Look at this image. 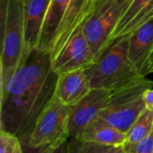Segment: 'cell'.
I'll return each instance as SVG.
<instances>
[{
	"instance_id": "23",
	"label": "cell",
	"mask_w": 153,
	"mask_h": 153,
	"mask_svg": "<svg viewBox=\"0 0 153 153\" xmlns=\"http://www.w3.org/2000/svg\"><path fill=\"white\" fill-rule=\"evenodd\" d=\"M149 73H150V74H153V57H152V59L151 65H150V69H149Z\"/></svg>"
},
{
	"instance_id": "8",
	"label": "cell",
	"mask_w": 153,
	"mask_h": 153,
	"mask_svg": "<svg viewBox=\"0 0 153 153\" xmlns=\"http://www.w3.org/2000/svg\"><path fill=\"white\" fill-rule=\"evenodd\" d=\"M113 91L91 90L78 104L71 108L69 118V137L78 138L86 126L99 117L100 112L108 107Z\"/></svg>"
},
{
	"instance_id": "6",
	"label": "cell",
	"mask_w": 153,
	"mask_h": 153,
	"mask_svg": "<svg viewBox=\"0 0 153 153\" xmlns=\"http://www.w3.org/2000/svg\"><path fill=\"white\" fill-rule=\"evenodd\" d=\"M133 0H104L82 26L96 60L111 42L112 33Z\"/></svg>"
},
{
	"instance_id": "16",
	"label": "cell",
	"mask_w": 153,
	"mask_h": 153,
	"mask_svg": "<svg viewBox=\"0 0 153 153\" xmlns=\"http://www.w3.org/2000/svg\"><path fill=\"white\" fill-rule=\"evenodd\" d=\"M153 132V112L145 109L126 134V144H134L145 139Z\"/></svg>"
},
{
	"instance_id": "10",
	"label": "cell",
	"mask_w": 153,
	"mask_h": 153,
	"mask_svg": "<svg viewBox=\"0 0 153 153\" xmlns=\"http://www.w3.org/2000/svg\"><path fill=\"white\" fill-rule=\"evenodd\" d=\"M128 57L142 77H146L153 57V18L128 38Z\"/></svg>"
},
{
	"instance_id": "18",
	"label": "cell",
	"mask_w": 153,
	"mask_h": 153,
	"mask_svg": "<svg viewBox=\"0 0 153 153\" xmlns=\"http://www.w3.org/2000/svg\"><path fill=\"white\" fill-rule=\"evenodd\" d=\"M71 153H104L109 147L82 142L78 138H69Z\"/></svg>"
},
{
	"instance_id": "11",
	"label": "cell",
	"mask_w": 153,
	"mask_h": 153,
	"mask_svg": "<svg viewBox=\"0 0 153 153\" xmlns=\"http://www.w3.org/2000/svg\"><path fill=\"white\" fill-rule=\"evenodd\" d=\"M91 91L85 69H78L58 74L54 98L67 107H74Z\"/></svg>"
},
{
	"instance_id": "24",
	"label": "cell",
	"mask_w": 153,
	"mask_h": 153,
	"mask_svg": "<svg viewBox=\"0 0 153 153\" xmlns=\"http://www.w3.org/2000/svg\"><path fill=\"white\" fill-rule=\"evenodd\" d=\"M20 1H21V2H22V3H24V2H26V1H27V0H20Z\"/></svg>"
},
{
	"instance_id": "1",
	"label": "cell",
	"mask_w": 153,
	"mask_h": 153,
	"mask_svg": "<svg viewBox=\"0 0 153 153\" xmlns=\"http://www.w3.org/2000/svg\"><path fill=\"white\" fill-rule=\"evenodd\" d=\"M57 77L50 53L32 49L24 63L0 82V131L14 134L26 145L39 116L54 96Z\"/></svg>"
},
{
	"instance_id": "22",
	"label": "cell",
	"mask_w": 153,
	"mask_h": 153,
	"mask_svg": "<svg viewBox=\"0 0 153 153\" xmlns=\"http://www.w3.org/2000/svg\"><path fill=\"white\" fill-rule=\"evenodd\" d=\"M104 153H126L123 146H114L109 147Z\"/></svg>"
},
{
	"instance_id": "9",
	"label": "cell",
	"mask_w": 153,
	"mask_h": 153,
	"mask_svg": "<svg viewBox=\"0 0 153 153\" xmlns=\"http://www.w3.org/2000/svg\"><path fill=\"white\" fill-rule=\"evenodd\" d=\"M102 1L104 0L71 1L64 20L56 32L50 50L52 58L58 54L72 34L89 20Z\"/></svg>"
},
{
	"instance_id": "13",
	"label": "cell",
	"mask_w": 153,
	"mask_h": 153,
	"mask_svg": "<svg viewBox=\"0 0 153 153\" xmlns=\"http://www.w3.org/2000/svg\"><path fill=\"white\" fill-rule=\"evenodd\" d=\"M152 18L153 0H133L115 28L111 36V42L117 39L130 37Z\"/></svg>"
},
{
	"instance_id": "19",
	"label": "cell",
	"mask_w": 153,
	"mask_h": 153,
	"mask_svg": "<svg viewBox=\"0 0 153 153\" xmlns=\"http://www.w3.org/2000/svg\"><path fill=\"white\" fill-rule=\"evenodd\" d=\"M126 153H152L153 152V132L145 139L134 144L123 145Z\"/></svg>"
},
{
	"instance_id": "21",
	"label": "cell",
	"mask_w": 153,
	"mask_h": 153,
	"mask_svg": "<svg viewBox=\"0 0 153 153\" xmlns=\"http://www.w3.org/2000/svg\"><path fill=\"white\" fill-rule=\"evenodd\" d=\"M143 100L146 109L153 112V88L148 89L143 94Z\"/></svg>"
},
{
	"instance_id": "14",
	"label": "cell",
	"mask_w": 153,
	"mask_h": 153,
	"mask_svg": "<svg viewBox=\"0 0 153 153\" xmlns=\"http://www.w3.org/2000/svg\"><path fill=\"white\" fill-rule=\"evenodd\" d=\"M78 139L86 143L114 147L123 146L126 143V135L111 125L97 118L86 126Z\"/></svg>"
},
{
	"instance_id": "2",
	"label": "cell",
	"mask_w": 153,
	"mask_h": 153,
	"mask_svg": "<svg viewBox=\"0 0 153 153\" xmlns=\"http://www.w3.org/2000/svg\"><path fill=\"white\" fill-rule=\"evenodd\" d=\"M128 38L113 40L86 69L91 90L117 91L144 78L137 73L128 57Z\"/></svg>"
},
{
	"instance_id": "25",
	"label": "cell",
	"mask_w": 153,
	"mask_h": 153,
	"mask_svg": "<svg viewBox=\"0 0 153 153\" xmlns=\"http://www.w3.org/2000/svg\"><path fill=\"white\" fill-rule=\"evenodd\" d=\"M152 153H153V152H152Z\"/></svg>"
},
{
	"instance_id": "17",
	"label": "cell",
	"mask_w": 153,
	"mask_h": 153,
	"mask_svg": "<svg viewBox=\"0 0 153 153\" xmlns=\"http://www.w3.org/2000/svg\"><path fill=\"white\" fill-rule=\"evenodd\" d=\"M0 153H23L22 141L13 134L0 131Z\"/></svg>"
},
{
	"instance_id": "12",
	"label": "cell",
	"mask_w": 153,
	"mask_h": 153,
	"mask_svg": "<svg viewBox=\"0 0 153 153\" xmlns=\"http://www.w3.org/2000/svg\"><path fill=\"white\" fill-rule=\"evenodd\" d=\"M50 0H27L23 4L24 41L28 51L39 48Z\"/></svg>"
},
{
	"instance_id": "5",
	"label": "cell",
	"mask_w": 153,
	"mask_h": 153,
	"mask_svg": "<svg viewBox=\"0 0 153 153\" xmlns=\"http://www.w3.org/2000/svg\"><path fill=\"white\" fill-rule=\"evenodd\" d=\"M70 113V107L53 97L39 116L25 146L39 153L68 140Z\"/></svg>"
},
{
	"instance_id": "15",
	"label": "cell",
	"mask_w": 153,
	"mask_h": 153,
	"mask_svg": "<svg viewBox=\"0 0 153 153\" xmlns=\"http://www.w3.org/2000/svg\"><path fill=\"white\" fill-rule=\"evenodd\" d=\"M72 0H50L44 22L39 48L50 53L56 32Z\"/></svg>"
},
{
	"instance_id": "20",
	"label": "cell",
	"mask_w": 153,
	"mask_h": 153,
	"mask_svg": "<svg viewBox=\"0 0 153 153\" xmlns=\"http://www.w3.org/2000/svg\"><path fill=\"white\" fill-rule=\"evenodd\" d=\"M39 153H71L69 139L48 147Z\"/></svg>"
},
{
	"instance_id": "3",
	"label": "cell",
	"mask_w": 153,
	"mask_h": 153,
	"mask_svg": "<svg viewBox=\"0 0 153 153\" xmlns=\"http://www.w3.org/2000/svg\"><path fill=\"white\" fill-rule=\"evenodd\" d=\"M1 18V78L11 76L26 60L28 51L24 41L23 4L20 0H0Z\"/></svg>"
},
{
	"instance_id": "4",
	"label": "cell",
	"mask_w": 153,
	"mask_h": 153,
	"mask_svg": "<svg viewBox=\"0 0 153 153\" xmlns=\"http://www.w3.org/2000/svg\"><path fill=\"white\" fill-rule=\"evenodd\" d=\"M151 88H153V81L144 77L124 89L113 91L109 104L98 118L126 134L146 109L143 94Z\"/></svg>"
},
{
	"instance_id": "7",
	"label": "cell",
	"mask_w": 153,
	"mask_h": 153,
	"mask_svg": "<svg viewBox=\"0 0 153 153\" xmlns=\"http://www.w3.org/2000/svg\"><path fill=\"white\" fill-rule=\"evenodd\" d=\"M95 58L85 38L82 27L77 29L58 54L52 58V68L58 75L78 69H88Z\"/></svg>"
}]
</instances>
